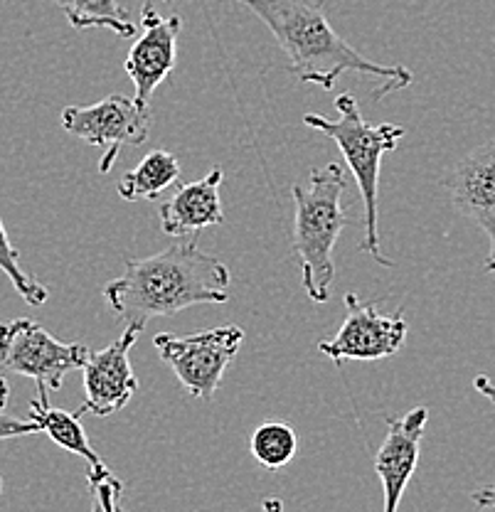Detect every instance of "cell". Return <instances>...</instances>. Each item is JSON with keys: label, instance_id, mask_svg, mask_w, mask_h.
<instances>
[{"label": "cell", "instance_id": "cell-16", "mask_svg": "<svg viewBox=\"0 0 495 512\" xmlns=\"http://www.w3.org/2000/svg\"><path fill=\"white\" fill-rule=\"evenodd\" d=\"M55 5L77 30L109 28L119 37L136 35V23L119 0H55Z\"/></svg>", "mask_w": 495, "mask_h": 512}, {"label": "cell", "instance_id": "cell-10", "mask_svg": "<svg viewBox=\"0 0 495 512\" xmlns=\"http://www.w3.org/2000/svg\"><path fill=\"white\" fill-rule=\"evenodd\" d=\"M141 23L143 35L133 42L124 69L136 87L133 99L141 106H148L153 92L170 77L178 62V35L183 23L178 15L165 18L151 3L141 8Z\"/></svg>", "mask_w": 495, "mask_h": 512}, {"label": "cell", "instance_id": "cell-5", "mask_svg": "<svg viewBox=\"0 0 495 512\" xmlns=\"http://www.w3.org/2000/svg\"><path fill=\"white\" fill-rule=\"evenodd\" d=\"M89 357L87 345L60 343L30 318L0 323V365L35 380L37 389L60 392L69 372L82 370Z\"/></svg>", "mask_w": 495, "mask_h": 512}, {"label": "cell", "instance_id": "cell-27", "mask_svg": "<svg viewBox=\"0 0 495 512\" xmlns=\"http://www.w3.org/2000/svg\"><path fill=\"white\" fill-rule=\"evenodd\" d=\"M165 3H173V0H165Z\"/></svg>", "mask_w": 495, "mask_h": 512}, {"label": "cell", "instance_id": "cell-6", "mask_svg": "<svg viewBox=\"0 0 495 512\" xmlns=\"http://www.w3.org/2000/svg\"><path fill=\"white\" fill-rule=\"evenodd\" d=\"M242 343L244 330L239 325H220L193 335L158 333L153 338L158 355L175 372L183 389L205 402L215 397Z\"/></svg>", "mask_w": 495, "mask_h": 512}, {"label": "cell", "instance_id": "cell-1", "mask_svg": "<svg viewBox=\"0 0 495 512\" xmlns=\"http://www.w3.org/2000/svg\"><path fill=\"white\" fill-rule=\"evenodd\" d=\"M230 269L198 244L178 242L153 256H126L124 276L104 286L106 306L126 325L146 328L153 318H173L202 303H227Z\"/></svg>", "mask_w": 495, "mask_h": 512}, {"label": "cell", "instance_id": "cell-19", "mask_svg": "<svg viewBox=\"0 0 495 512\" xmlns=\"http://www.w3.org/2000/svg\"><path fill=\"white\" fill-rule=\"evenodd\" d=\"M89 485H92L94 495L101 500L106 512H124L121 508V493H124V485L114 476L106 466L101 468H89L87 471Z\"/></svg>", "mask_w": 495, "mask_h": 512}, {"label": "cell", "instance_id": "cell-18", "mask_svg": "<svg viewBox=\"0 0 495 512\" xmlns=\"http://www.w3.org/2000/svg\"><path fill=\"white\" fill-rule=\"evenodd\" d=\"M0 271L8 276L10 284L15 286V291L20 293V298H23L28 306L40 308L42 303H47L50 291L20 266V252L13 247L8 232H5L3 217H0Z\"/></svg>", "mask_w": 495, "mask_h": 512}, {"label": "cell", "instance_id": "cell-7", "mask_svg": "<svg viewBox=\"0 0 495 512\" xmlns=\"http://www.w3.org/2000/svg\"><path fill=\"white\" fill-rule=\"evenodd\" d=\"M62 128L82 138L89 146L104 148L99 173L114 168L124 146H143L151 133V109L124 94H111L92 106H67L62 111Z\"/></svg>", "mask_w": 495, "mask_h": 512}, {"label": "cell", "instance_id": "cell-2", "mask_svg": "<svg viewBox=\"0 0 495 512\" xmlns=\"http://www.w3.org/2000/svg\"><path fill=\"white\" fill-rule=\"evenodd\" d=\"M252 10L276 37L289 57L286 72L306 84H318L326 92L335 87L340 74H370L382 84L372 99L402 92L412 84V72L399 64H377L360 55L330 25L323 0H234Z\"/></svg>", "mask_w": 495, "mask_h": 512}, {"label": "cell", "instance_id": "cell-4", "mask_svg": "<svg viewBox=\"0 0 495 512\" xmlns=\"http://www.w3.org/2000/svg\"><path fill=\"white\" fill-rule=\"evenodd\" d=\"M338 119H326L321 114H306L303 124L316 128L333 138L335 146L343 153L365 207V237L360 249L382 266H395L382 256L380 249V210H377V185H380L382 156L395 151L404 138V128L395 124H367L358 109L353 94H340L335 99Z\"/></svg>", "mask_w": 495, "mask_h": 512}, {"label": "cell", "instance_id": "cell-8", "mask_svg": "<svg viewBox=\"0 0 495 512\" xmlns=\"http://www.w3.org/2000/svg\"><path fill=\"white\" fill-rule=\"evenodd\" d=\"M345 306H348V316L335 338L318 345L321 355L330 357L335 365H343L348 360H387L404 348L409 325L402 308L387 316L375 303L360 301L355 293L345 296Z\"/></svg>", "mask_w": 495, "mask_h": 512}, {"label": "cell", "instance_id": "cell-21", "mask_svg": "<svg viewBox=\"0 0 495 512\" xmlns=\"http://www.w3.org/2000/svg\"><path fill=\"white\" fill-rule=\"evenodd\" d=\"M471 500L476 505H481V508L495 510V485H488V488H481V490H473Z\"/></svg>", "mask_w": 495, "mask_h": 512}, {"label": "cell", "instance_id": "cell-24", "mask_svg": "<svg viewBox=\"0 0 495 512\" xmlns=\"http://www.w3.org/2000/svg\"><path fill=\"white\" fill-rule=\"evenodd\" d=\"M8 399H10V384H8V380H5L3 375H0V409H3L5 404H8Z\"/></svg>", "mask_w": 495, "mask_h": 512}, {"label": "cell", "instance_id": "cell-15", "mask_svg": "<svg viewBox=\"0 0 495 512\" xmlns=\"http://www.w3.org/2000/svg\"><path fill=\"white\" fill-rule=\"evenodd\" d=\"M180 163L170 151H151L136 168L124 173L116 190L121 200L138 202V200H156L161 192L170 185L178 183Z\"/></svg>", "mask_w": 495, "mask_h": 512}, {"label": "cell", "instance_id": "cell-25", "mask_svg": "<svg viewBox=\"0 0 495 512\" xmlns=\"http://www.w3.org/2000/svg\"><path fill=\"white\" fill-rule=\"evenodd\" d=\"M92 512H106L104 505H101V500L94 495V505H92Z\"/></svg>", "mask_w": 495, "mask_h": 512}, {"label": "cell", "instance_id": "cell-26", "mask_svg": "<svg viewBox=\"0 0 495 512\" xmlns=\"http://www.w3.org/2000/svg\"><path fill=\"white\" fill-rule=\"evenodd\" d=\"M0 490H3V478H0Z\"/></svg>", "mask_w": 495, "mask_h": 512}, {"label": "cell", "instance_id": "cell-17", "mask_svg": "<svg viewBox=\"0 0 495 512\" xmlns=\"http://www.w3.org/2000/svg\"><path fill=\"white\" fill-rule=\"evenodd\" d=\"M296 451V431L289 424L269 421V424H262L252 434V456L257 458V463H262L264 468H271V471L289 466L294 461Z\"/></svg>", "mask_w": 495, "mask_h": 512}, {"label": "cell", "instance_id": "cell-12", "mask_svg": "<svg viewBox=\"0 0 495 512\" xmlns=\"http://www.w3.org/2000/svg\"><path fill=\"white\" fill-rule=\"evenodd\" d=\"M387 434L375 456V473L385 493L382 512H397L402 495L419 463L424 429L429 421L427 407H414L404 416H387Z\"/></svg>", "mask_w": 495, "mask_h": 512}, {"label": "cell", "instance_id": "cell-22", "mask_svg": "<svg viewBox=\"0 0 495 512\" xmlns=\"http://www.w3.org/2000/svg\"><path fill=\"white\" fill-rule=\"evenodd\" d=\"M473 387H476L478 394H483V397L488 399V402L495 407V382L488 380L486 375H476V380H473Z\"/></svg>", "mask_w": 495, "mask_h": 512}, {"label": "cell", "instance_id": "cell-13", "mask_svg": "<svg viewBox=\"0 0 495 512\" xmlns=\"http://www.w3.org/2000/svg\"><path fill=\"white\" fill-rule=\"evenodd\" d=\"M225 173L220 168L210 170L205 178L195 183L183 185L173 192V197L158 207V220H161V232L168 237H195L202 229L217 227L225 222L222 212L220 188Z\"/></svg>", "mask_w": 495, "mask_h": 512}, {"label": "cell", "instance_id": "cell-11", "mask_svg": "<svg viewBox=\"0 0 495 512\" xmlns=\"http://www.w3.org/2000/svg\"><path fill=\"white\" fill-rule=\"evenodd\" d=\"M444 188L456 210L486 232L491 244L486 271L495 274V136L459 160Z\"/></svg>", "mask_w": 495, "mask_h": 512}, {"label": "cell", "instance_id": "cell-3", "mask_svg": "<svg viewBox=\"0 0 495 512\" xmlns=\"http://www.w3.org/2000/svg\"><path fill=\"white\" fill-rule=\"evenodd\" d=\"M348 185L340 163L313 168L308 185H294V256L301 269V286L313 303H326L335 279L333 249L348 224L343 192Z\"/></svg>", "mask_w": 495, "mask_h": 512}, {"label": "cell", "instance_id": "cell-9", "mask_svg": "<svg viewBox=\"0 0 495 512\" xmlns=\"http://www.w3.org/2000/svg\"><path fill=\"white\" fill-rule=\"evenodd\" d=\"M141 333V325H126L124 333L109 348L92 352L89 362L82 367L84 404L77 409L79 416H111L131 402L138 389V380L133 375L129 352Z\"/></svg>", "mask_w": 495, "mask_h": 512}, {"label": "cell", "instance_id": "cell-23", "mask_svg": "<svg viewBox=\"0 0 495 512\" xmlns=\"http://www.w3.org/2000/svg\"><path fill=\"white\" fill-rule=\"evenodd\" d=\"M262 512H284V503L279 498H266L262 503Z\"/></svg>", "mask_w": 495, "mask_h": 512}, {"label": "cell", "instance_id": "cell-14", "mask_svg": "<svg viewBox=\"0 0 495 512\" xmlns=\"http://www.w3.org/2000/svg\"><path fill=\"white\" fill-rule=\"evenodd\" d=\"M28 419H33L35 424L40 426L42 434L50 436L57 446L74 453V456H82L84 461L89 463V468L106 466V463L97 456L92 444H89L87 431L79 424V414L52 407L47 389H37V397L30 402Z\"/></svg>", "mask_w": 495, "mask_h": 512}, {"label": "cell", "instance_id": "cell-20", "mask_svg": "<svg viewBox=\"0 0 495 512\" xmlns=\"http://www.w3.org/2000/svg\"><path fill=\"white\" fill-rule=\"evenodd\" d=\"M40 434V426L33 419H15V416L0 414V441L18 439V436Z\"/></svg>", "mask_w": 495, "mask_h": 512}]
</instances>
